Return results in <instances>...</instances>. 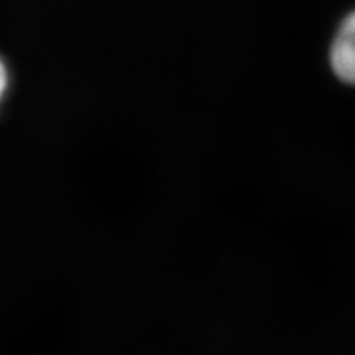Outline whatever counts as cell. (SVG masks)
Wrapping results in <instances>:
<instances>
[{
	"mask_svg": "<svg viewBox=\"0 0 355 355\" xmlns=\"http://www.w3.org/2000/svg\"><path fill=\"white\" fill-rule=\"evenodd\" d=\"M330 64L342 82L355 85V10L342 21L336 33L330 49Z\"/></svg>",
	"mask_w": 355,
	"mask_h": 355,
	"instance_id": "1",
	"label": "cell"
},
{
	"mask_svg": "<svg viewBox=\"0 0 355 355\" xmlns=\"http://www.w3.org/2000/svg\"><path fill=\"white\" fill-rule=\"evenodd\" d=\"M6 82H8V79H6V70H5L3 64L0 62V98H2V95L5 92Z\"/></svg>",
	"mask_w": 355,
	"mask_h": 355,
	"instance_id": "2",
	"label": "cell"
}]
</instances>
